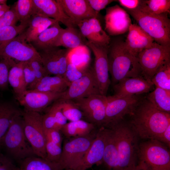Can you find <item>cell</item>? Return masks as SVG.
I'll list each match as a JSON object with an SVG mask.
<instances>
[{
  "mask_svg": "<svg viewBox=\"0 0 170 170\" xmlns=\"http://www.w3.org/2000/svg\"><path fill=\"white\" fill-rule=\"evenodd\" d=\"M145 96L130 115L129 122L139 138L156 140L170 125V113L157 109Z\"/></svg>",
  "mask_w": 170,
  "mask_h": 170,
  "instance_id": "1",
  "label": "cell"
},
{
  "mask_svg": "<svg viewBox=\"0 0 170 170\" xmlns=\"http://www.w3.org/2000/svg\"><path fill=\"white\" fill-rule=\"evenodd\" d=\"M107 57L113 85L125 78L143 76L137 57L127 49L124 41L110 38Z\"/></svg>",
  "mask_w": 170,
  "mask_h": 170,
  "instance_id": "2",
  "label": "cell"
},
{
  "mask_svg": "<svg viewBox=\"0 0 170 170\" xmlns=\"http://www.w3.org/2000/svg\"><path fill=\"white\" fill-rule=\"evenodd\" d=\"M109 128L114 131L118 154L117 170H131L138 164L139 136L124 119Z\"/></svg>",
  "mask_w": 170,
  "mask_h": 170,
  "instance_id": "3",
  "label": "cell"
},
{
  "mask_svg": "<svg viewBox=\"0 0 170 170\" xmlns=\"http://www.w3.org/2000/svg\"><path fill=\"white\" fill-rule=\"evenodd\" d=\"M22 114L16 116L0 144V150L15 162L36 156L25 134Z\"/></svg>",
  "mask_w": 170,
  "mask_h": 170,
  "instance_id": "4",
  "label": "cell"
},
{
  "mask_svg": "<svg viewBox=\"0 0 170 170\" xmlns=\"http://www.w3.org/2000/svg\"><path fill=\"white\" fill-rule=\"evenodd\" d=\"M137 21L139 26L154 41L164 46H170V20L168 13L148 14L138 9L127 10Z\"/></svg>",
  "mask_w": 170,
  "mask_h": 170,
  "instance_id": "5",
  "label": "cell"
},
{
  "mask_svg": "<svg viewBox=\"0 0 170 170\" xmlns=\"http://www.w3.org/2000/svg\"><path fill=\"white\" fill-rule=\"evenodd\" d=\"M138 165L145 170H170L168 147L155 139L139 144Z\"/></svg>",
  "mask_w": 170,
  "mask_h": 170,
  "instance_id": "6",
  "label": "cell"
},
{
  "mask_svg": "<svg viewBox=\"0 0 170 170\" xmlns=\"http://www.w3.org/2000/svg\"><path fill=\"white\" fill-rule=\"evenodd\" d=\"M97 131L95 130L86 136L69 138L64 142L58 162L63 169L73 170L77 166L91 146Z\"/></svg>",
  "mask_w": 170,
  "mask_h": 170,
  "instance_id": "7",
  "label": "cell"
},
{
  "mask_svg": "<svg viewBox=\"0 0 170 170\" xmlns=\"http://www.w3.org/2000/svg\"><path fill=\"white\" fill-rule=\"evenodd\" d=\"M22 116L25 134L35 155L46 159V139L42 115L38 112L25 110Z\"/></svg>",
  "mask_w": 170,
  "mask_h": 170,
  "instance_id": "8",
  "label": "cell"
},
{
  "mask_svg": "<svg viewBox=\"0 0 170 170\" xmlns=\"http://www.w3.org/2000/svg\"><path fill=\"white\" fill-rule=\"evenodd\" d=\"M145 96H107L104 127L109 128L124 119L127 115H131Z\"/></svg>",
  "mask_w": 170,
  "mask_h": 170,
  "instance_id": "9",
  "label": "cell"
},
{
  "mask_svg": "<svg viewBox=\"0 0 170 170\" xmlns=\"http://www.w3.org/2000/svg\"><path fill=\"white\" fill-rule=\"evenodd\" d=\"M143 76L151 81L156 72L164 64L170 61V46H164L154 42L137 56Z\"/></svg>",
  "mask_w": 170,
  "mask_h": 170,
  "instance_id": "10",
  "label": "cell"
},
{
  "mask_svg": "<svg viewBox=\"0 0 170 170\" xmlns=\"http://www.w3.org/2000/svg\"><path fill=\"white\" fill-rule=\"evenodd\" d=\"M24 31L0 48L2 60L7 61L13 65L41 58L38 52L31 43L26 41Z\"/></svg>",
  "mask_w": 170,
  "mask_h": 170,
  "instance_id": "11",
  "label": "cell"
},
{
  "mask_svg": "<svg viewBox=\"0 0 170 170\" xmlns=\"http://www.w3.org/2000/svg\"><path fill=\"white\" fill-rule=\"evenodd\" d=\"M83 117L99 128L105 127L107 96L101 94L72 100Z\"/></svg>",
  "mask_w": 170,
  "mask_h": 170,
  "instance_id": "12",
  "label": "cell"
},
{
  "mask_svg": "<svg viewBox=\"0 0 170 170\" xmlns=\"http://www.w3.org/2000/svg\"><path fill=\"white\" fill-rule=\"evenodd\" d=\"M98 94H101L93 68L83 71L80 78L71 83L61 99L72 100Z\"/></svg>",
  "mask_w": 170,
  "mask_h": 170,
  "instance_id": "13",
  "label": "cell"
},
{
  "mask_svg": "<svg viewBox=\"0 0 170 170\" xmlns=\"http://www.w3.org/2000/svg\"><path fill=\"white\" fill-rule=\"evenodd\" d=\"M71 50L53 47L38 51L41 62L49 76L64 77L68 63V56Z\"/></svg>",
  "mask_w": 170,
  "mask_h": 170,
  "instance_id": "14",
  "label": "cell"
},
{
  "mask_svg": "<svg viewBox=\"0 0 170 170\" xmlns=\"http://www.w3.org/2000/svg\"><path fill=\"white\" fill-rule=\"evenodd\" d=\"M86 45L92 50L94 56L93 69L100 94L106 96L111 83L107 57L108 46H101L88 41Z\"/></svg>",
  "mask_w": 170,
  "mask_h": 170,
  "instance_id": "15",
  "label": "cell"
},
{
  "mask_svg": "<svg viewBox=\"0 0 170 170\" xmlns=\"http://www.w3.org/2000/svg\"><path fill=\"white\" fill-rule=\"evenodd\" d=\"M64 92L54 93L27 89L15 98L25 110L39 112L52 102L62 98Z\"/></svg>",
  "mask_w": 170,
  "mask_h": 170,
  "instance_id": "16",
  "label": "cell"
},
{
  "mask_svg": "<svg viewBox=\"0 0 170 170\" xmlns=\"http://www.w3.org/2000/svg\"><path fill=\"white\" fill-rule=\"evenodd\" d=\"M108 128L104 127L98 129L96 136L83 157L72 170H87L93 165L102 164Z\"/></svg>",
  "mask_w": 170,
  "mask_h": 170,
  "instance_id": "17",
  "label": "cell"
},
{
  "mask_svg": "<svg viewBox=\"0 0 170 170\" xmlns=\"http://www.w3.org/2000/svg\"><path fill=\"white\" fill-rule=\"evenodd\" d=\"M105 20V30L111 36L124 33L132 24L128 14L117 4L106 8Z\"/></svg>",
  "mask_w": 170,
  "mask_h": 170,
  "instance_id": "18",
  "label": "cell"
},
{
  "mask_svg": "<svg viewBox=\"0 0 170 170\" xmlns=\"http://www.w3.org/2000/svg\"><path fill=\"white\" fill-rule=\"evenodd\" d=\"M151 81L139 76L125 78L113 85L114 95L131 96L147 94L154 89Z\"/></svg>",
  "mask_w": 170,
  "mask_h": 170,
  "instance_id": "19",
  "label": "cell"
},
{
  "mask_svg": "<svg viewBox=\"0 0 170 170\" xmlns=\"http://www.w3.org/2000/svg\"><path fill=\"white\" fill-rule=\"evenodd\" d=\"M66 14L77 26L79 22L92 18H98L87 0H56Z\"/></svg>",
  "mask_w": 170,
  "mask_h": 170,
  "instance_id": "20",
  "label": "cell"
},
{
  "mask_svg": "<svg viewBox=\"0 0 170 170\" xmlns=\"http://www.w3.org/2000/svg\"><path fill=\"white\" fill-rule=\"evenodd\" d=\"M124 44L127 49L137 57L138 54L144 49L150 47L154 42V39L135 24L130 26Z\"/></svg>",
  "mask_w": 170,
  "mask_h": 170,
  "instance_id": "21",
  "label": "cell"
},
{
  "mask_svg": "<svg viewBox=\"0 0 170 170\" xmlns=\"http://www.w3.org/2000/svg\"><path fill=\"white\" fill-rule=\"evenodd\" d=\"M36 14H39L60 22L66 27H77L66 14L56 0H33Z\"/></svg>",
  "mask_w": 170,
  "mask_h": 170,
  "instance_id": "22",
  "label": "cell"
},
{
  "mask_svg": "<svg viewBox=\"0 0 170 170\" xmlns=\"http://www.w3.org/2000/svg\"><path fill=\"white\" fill-rule=\"evenodd\" d=\"M88 41L77 27L62 28L55 46L72 49L86 45Z\"/></svg>",
  "mask_w": 170,
  "mask_h": 170,
  "instance_id": "23",
  "label": "cell"
},
{
  "mask_svg": "<svg viewBox=\"0 0 170 170\" xmlns=\"http://www.w3.org/2000/svg\"><path fill=\"white\" fill-rule=\"evenodd\" d=\"M57 22L58 21L42 14L32 15L28 27L24 31L26 41L31 43L42 32Z\"/></svg>",
  "mask_w": 170,
  "mask_h": 170,
  "instance_id": "24",
  "label": "cell"
},
{
  "mask_svg": "<svg viewBox=\"0 0 170 170\" xmlns=\"http://www.w3.org/2000/svg\"><path fill=\"white\" fill-rule=\"evenodd\" d=\"M70 83L63 76H46L28 88L43 92L62 93L65 92Z\"/></svg>",
  "mask_w": 170,
  "mask_h": 170,
  "instance_id": "25",
  "label": "cell"
},
{
  "mask_svg": "<svg viewBox=\"0 0 170 170\" xmlns=\"http://www.w3.org/2000/svg\"><path fill=\"white\" fill-rule=\"evenodd\" d=\"M62 28L57 22L42 32L31 43L37 51L55 47Z\"/></svg>",
  "mask_w": 170,
  "mask_h": 170,
  "instance_id": "26",
  "label": "cell"
},
{
  "mask_svg": "<svg viewBox=\"0 0 170 170\" xmlns=\"http://www.w3.org/2000/svg\"><path fill=\"white\" fill-rule=\"evenodd\" d=\"M108 128L102 164L107 170H117L118 154L114 133L112 129Z\"/></svg>",
  "mask_w": 170,
  "mask_h": 170,
  "instance_id": "27",
  "label": "cell"
},
{
  "mask_svg": "<svg viewBox=\"0 0 170 170\" xmlns=\"http://www.w3.org/2000/svg\"><path fill=\"white\" fill-rule=\"evenodd\" d=\"M96 128L93 124L81 119L66 123L60 131L65 137L69 138L88 135Z\"/></svg>",
  "mask_w": 170,
  "mask_h": 170,
  "instance_id": "28",
  "label": "cell"
},
{
  "mask_svg": "<svg viewBox=\"0 0 170 170\" xmlns=\"http://www.w3.org/2000/svg\"><path fill=\"white\" fill-rule=\"evenodd\" d=\"M22 113L18 107L11 103L4 102L0 104V144L13 119Z\"/></svg>",
  "mask_w": 170,
  "mask_h": 170,
  "instance_id": "29",
  "label": "cell"
},
{
  "mask_svg": "<svg viewBox=\"0 0 170 170\" xmlns=\"http://www.w3.org/2000/svg\"><path fill=\"white\" fill-rule=\"evenodd\" d=\"M19 164V170H64L58 163L37 156L26 158Z\"/></svg>",
  "mask_w": 170,
  "mask_h": 170,
  "instance_id": "30",
  "label": "cell"
},
{
  "mask_svg": "<svg viewBox=\"0 0 170 170\" xmlns=\"http://www.w3.org/2000/svg\"><path fill=\"white\" fill-rule=\"evenodd\" d=\"M145 97L157 109L170 113V91L155 87Z\"/></svg>",
  "mask_w": 170,
  "mask_h": 170,
  "instance_id": "31",
  "label": "cell"
},
{
  "mask_svg": "<svg viewBox=\"0 0 170 170\" xmlns=\"http://www.w3.org/2000/svg\"><path fill=\"white\" fill-rule=\"evenodd\" d=\"M24 62L15 63L9 70L8 82L12 88L15 96L21 94L27 90L23 73Z\"/></svg>",
  "mask_w": 170,
  "mask_h": 170,
  "instance_id": "32",
  "label": "cell"
},
{
  "mask_svg": "<svg viewBox=\"0 0 170 170\" xmlns=\"http://www.w3.org/2000/svg\"><path fill=\"white\" fill-rule=\"evenodd\" d=\"M141 12L150 15L170 13V0H141L138 8Z\"/></svg>",
  "mask_w": 170,
  "mask_h": 170,
  "instance_id": "33",
  "label": "cell"
},
{
  "mask_svg": "<svg viewBox=\"0 0 170 170\" xmlns=\"http://www.w3.org/2000/svg\"><path fill=\"white\" fill-rule=\"evenodd\" d=\"M29 20L20 22L18 26L11 25L0 29V48L24 31L28 26Z\"/></svg>",
  "mask_w": 170,
  "mask_h": 170,
  "instance_id": "34",
  "label": "cell"
},
{
  "mask_svg": "<svg viewBox=\"0 0 170 170\" xmlns=\"http://www.w3.org/2000/svg\"><path fill=\"white\" fill-rule=\"evenodd\" d=\"M151 81L155 87L170 91V61L160 67Z\"/></svg>",
  "mask_w": 170,
  "mask_h": 170,
  "instance_id": "35",
  "label": "cell"
},
{
  "mask_svg": "<svg viewBox=\"0 0 170 170\" xmlns=\"http://www.w3.org/2000/svg\"><path fill=\"white\" fill-rule=\"evenodd\" d=\"M14 8L18 21L20 22L29 21L36 13L33 0H18Z\"/></svg>",
  "mask_w": 170,
  "mask_h": 170,
  "instance_id": "36",
  "label": "cell"
},
{
  "mask_svg": "<svg viewBox=\"0 0 170 170\" xmlns=\"http://www.w3.org/2000/svg\"><path fill=\"white\" fill-rule=\"evenodd\" d=\"M92 34L95 39L96 44L108 46L110 41L109 35L102 28L98 18H92L88 20Z\"/></svg>",
  "mask_w": 170,
  "mask_h": 170,
  "instance_id": "37",
  "label": "cell"
},
{
  "mask_svg": "<svg viewBox=\"0 0 170 170\" xmlns=\"http://www.w3.org/2000/svg\"><path fill=\"white\" fill-rule=\"evenodd\" d=\"M60 101L63 113L67 120L76 121L83 117L82 112L72 100L60 99Z\"/></svg>",
  "mask_w": 170,
  "mask_h": 170,
  "instance_id": "38",
  "label": "cell"
},
{
  "mask_svg": "<svg viewBox=\"0 0 170 170\" xmlns=\"http://www.w3.org/2000/svg\"><path fill=\"white\" fill-rule=\"evenodd\" d=\"M45 150L46 159L51 162L58 163L62 153L61 146L46 139Z\"/></svg>",
  "mask_w": 170,
  "mask_h": 170,
  "instance_id": "39",
  "label": "cell"
},
{
  "mask_svg": "<svg viewBox=\"0 0 170 170\" xmlns=\"http://www.w3.org/2000/svg\"><path fill=\"white\" fill-rule=\"evenodd\" d=\"M60 99L54 102L51 107L55 121V129L60 130L61 128L67 123V120L62 111Z\"/></svg>",
  "mask_w": 170,
  "mask_h": 170,
  "instance_id": "40",
  "label": "cell"
},
{
  "mask_svg": "<svg viewBox=\"0 0 170 170\" xmlns=\"http://www.w3.org/2000/svg\"><path fill=\"white\" fill-rule=\"evenodd\" d=\"M28 62L35 74L36 81L33 85L27 88L34 85L43 77L49 76L41 62V58L33 59Z\"/></svg>",
  "mask_w": 170,
  "mask_h": 170,
  "instance_id": "41",
  "label": "cell"
},
{
  "mask_svg": "<svg viewBox=\"0 0 170 170\" xmlns=\"http://www.w3.org/2000/svg\"><path fill=\"white\" fill-rule=\"evenodd\" d=\"M83 73V72L79 70L75 65L68 62L64 77L70 84L80 78Z\"/></svg>",
  "mask_w": 170,
  "mask_h": 170,
  "instance_id": "42",
  "label": "cell"
},
{
  "mask_svg": "<svg viewBox=\"0 0 170 170\" xmlns=\"http://www.w3.org/2000/svg\"><path fill=\"white\" fill-rule=\"evenodd\" d=\"M11 65L7 61L1 60L0 61V88L5 89L8 86V75Z\"/></svg>",
  "mask_w": 170,
  "mask_h": 170,
  "instance_id": "43",
  "label": "cell"
},
{
  "mask_svg": "<svg viewBox=\"0 0 170 170\" xmlns=\"http://www.w3.org/2000/svg\"><path fill=\"white\" fill-rule=\"evenodd\" d=\"M18 21L14 7L0 17V29L6 26L16 25Z\"/></svg>",
  "mask_w": 170,
  "mask_h": 170,
  "instance_id": "44",
  "label": "cell"
},
{
  "mask_svg": "<svg viewBox=\"0 0 170 170\" xmlns=\"http://www.w3.org/2000/svg\"><path fill=\"white\" fill-rule=\"evenodd\" d=\"M23 73L26 86L27 88L33 85L36 81L35 74L28 62H24Z\"/></svg>",
  "mask_w": 170,
  "mask_h": 170,
  "instance_id": "45",
  "label": "cell"
},
{
  "mask_svg": "<svg viewBox=\"0 0 170 170\" xmlns=\"http://www.w3.org/2000/svg\"><path fill=\"white\" fill-rule=\"evenodd\" d=\"M46 139L61 145L63 138L61 131L56 129L44 130Z\"/></svg>",
  "mask_w": 170,
  "mask_h": 170,
  "instance_id": "46",
  "label": "cell"
},
{
  "mask_svg": "<svg viewBox=\"0 0 170 170\" xmlns=\"http://www.w3.org/2000/svg\"><path fill=\"white\" fill-rule=\"evenodd\" d=\"M0 170H19L15 162L0 150Z\"/></svg>",
  "mask_w": 170,
  "mask_h": 170,
  "instance_id": "47",
  "label": "cell"
},
{
  "mask_svg": "<svg viewBox=\"0 0 170 170\" xmlns=\"http://www.w3.org/2000/svg\"><path fill=\"white\" fill-rule=\"evenodd\" d=\"M42 124L44 130L55 129V121L51 107L45 114L42 115Z\"/></svg>",
  "mask_w": 170,
  "mask_h": 170,
  "instance_id": "48",
  "label": "cell"
},
{
  "mask_svg": "<svg viewBox=\"0 0 170 170\" xmlns=\"http://www.w3.org/2000/svg\"><path fill=\"white\" fill-rule=\"evenodd\" d=\"M91 8L95 11L99 12L113 2L112 0H87Z\"/></svg>",
  "mask_w": 170,
  "mask_h": 170,
  "instance_id": "49",
  "label": "cell"
},
{
  "mask_svg": "<svg viewBox=\"0 0 170 170\" xmlns=\"http://www.w3.org/2000/svg\"><path fill=\"white\" fill-rule=\"evenodd\" d=\"M116 1L126 10H133L138 8L141 2V0H118Z\"/></svg>",
  "mask_w": 170,
  "mask_h": 170,
  "instance_id": "50",
  "label": "cell"
},
{
  "mask_svg": "<svg viewBox=\"0 0 170 170\" xmlns=\"http://www.w3.org/2000/svg\"><path fill=\"white\" fill-rule=\"evenodd\" d=\"M157 140L166 145L169 148L170 146V125L157 138Z\"/></svg>",
  "mask_w": 170,
  "mask_h": 170,
  "instance_id": "51",
  "label": "cell"
},
{
  "mask_svg": "<svg viewBox=\"0 0 170 170\" xmlns=\"http://www.w3.org/2000/svg\"><path fill=\"white\" fill-rule=\"evenodd\" d=\"M10 9V7L7 5L6 3L3 4L2 7L0 8V17L3 15Z\"/></svg>",
  "mask_w": 170,
  "mask_h": 170,
  "instance_id": "52",
  "label": "cell"
},
{
  "mask_svg": "<svg viewBox=\"0 0 170 170\" xmlns=\"http://www.w3.org/2000/svg\"><path fill=\"white\" fill-rule=\"evenodd\" d=\"M131 170H145L144 169L142 168L141 167H139L138 165L137 166V167L135 168H134Z\"/></svg>",
  "mask_w": 170,
  "mask_h": 170,
  "instance_id": "53",
  "label": "cell"
},
{
  "mask_svg": "<svg viewBox=\"0 0 170 170\" xmlns=\"http://www.w3.org/2000/svg\"><path fill=\"white\" fill-rule=\"evenodd\" d=\"M7 1L6 0H0V4L6 3Z\"/></svg>",
  "mask_w": 170,
  "mask_h": 170,
  "instance_id": "54",
  "label": "cell"
},
{
  "mask_svg": "<svg viewBox=\"0 0 170 170\" xmlns=\"http://www.w3.org/2000/svg\"><path fill=\"white\" fill-rule=\"evenodd\" d=\"M2 5L3 4H0V8L2 7Z\"/></svg>",
  "mask_w": 170,
  "mask_h": 170,
  "instance_id": "55",
  "label": "cell"
},
{
  "mask_svg": "<svg viewBox=\"0 0 170 170\" xmlns=\"http://www.w3.org/2000/svg\"><path fill=\"white\" fill-rule=\"evenodd\" d=\"M72 170L70 169V170Z\"/></svg>",
  "mask_w": 170,
  "mask_h": 170,
  "instance_id": "56",
  "label": "cell"
}]
</instances>
